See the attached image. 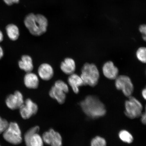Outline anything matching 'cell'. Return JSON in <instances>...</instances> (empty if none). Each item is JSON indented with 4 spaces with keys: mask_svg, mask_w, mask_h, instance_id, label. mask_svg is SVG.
Instances as JSON below:
<instances>
[{
    "mask_svg": "<svg viewBox=\"0 0 146 146\" xmlns=\"http://www.w3.org/2000/svg\"><path fill=\"white\" fill-rule=\"evenodd\" d=\"M82 110L88 116L97 118L105 115L106 112L104 104L96 96H87L80 103Z\"/></svg>",
    "mask_w": 146,
    "mask_h": 146,
    "instance_id": "6da1fadb",
    "label": "cell"
},
{
    "mask_svg": "<svg viewBox=\"0 0 146 146\" xmlns=\"http://www.w3.org/2000/svg\"><path fill=\"white\" fill-rule=\"evenodd\" d=\"M24 23L32 35L39 36L46 32L48 21L44 16L41 14L31 13L25 17Z\"/></svg>",
    "mask_w": 146,
    "mask_h": 146,
    "instance_id": "7a4b0ae2",
    "label": "cell"
},
{
    "mask_svg": "<svg viewBox=\"0 0 146 146\" xmlns=\"http://www.w3.org/2000/svg\"><path fill=\"white\" fill-rule=\"evenodd\" d=\"M81 77L84 85L94 87L97 84L100 78V74L97 67L94 64L86 63L81 70Z\"/></svg>",
    "mask_w": 146,
    "mask_h": 146,
    "instance_id": "3957f363",
    "label": "cell"
},
{
    "mask_svg": "<svg viewBox=\"0 0 146 146\" xmlns=\"http://www.w3.org/2000/svg\"><path fill=\"white\" fill-rule=\"evenodd\" d=\"M125 103V114L127 117L133 119L141 116L143 106L139 100L132 96Z\"/></svg>",
    "mask_w": 146,
    "mask_h": 146,
    "instance_id": "277c9868",
    "label": "cell"
},
{
    "mask_svg": "<svg viewBox=\"0 0 146 146\" xmlns=\"http://www.w3.org/2000/svg\"><path fill=\"white\" fill-rule=\"evenodd\" d=\"M3 133V138L9 143L17 145L22 141L21 129L16 123H9L8 127Z\"/></svg>",
    "mask_w": 146,
    "mask_h": 146,
    "instance_id": "5b68a950",
    "label": "cell"
},
{
    "mask_svg": "<svg viewBox=\"0 0 146 146\" xmlns=\"http://www.w3.org/2000/svg\"><path fill=\"white\" fill-rule=\"evenodd\" d=\"M115 80V85L117 89L121 90L124 95L128 97L132 95L134 91V86L129 76H118Z\"/></svg>",
    "mask_w": 146,
    "mask_h": 146,
    "instance_id": "8992f818",
    "label": "cell"
},
{
    "mask_svg": "<svg viewBox=\"0 0 146 146\" xmlns=\"http://www.w3.org/2000/svg\"><path fill=\"white\" fill-rule=\"evenodd\" d=\"M39 130V127L36 126L32 128L25 133V140L27 146H43V139L38 134Z\"/></svg>",
    "mask_w": 146,
    "mask_h": 146,
    "instance_id": "52a82bcc",
    "label": "cell"
},
{
    "mask_svg": "<svg viewBox=\"0 0 146 146\" xmlns=\"http://www.w3.org/2000/svg\"><path fill=\"white\" fill-rule=\"evenodd\" d=\"M20 113L24 119H28L35 115L38 110L37 105L30 99H27L19 108Z\"/></svg>",
    "mask_w": 146,
    "mask_h": 146,
    "instance_id": "ba28073f",
    "label": "cell"
},
{
    "mask_svg": "<svg viewBox=\"0 0 146 146\" xmlns=\"http://www.w3.org/2000/svg\"><path fill=\"white\" fill-rule=\"evenodd\" d=\"M42 138L44 142L51 146H62V145L61 135L52 129L44 133Z\"/></svg>",
    "mask_w": 146,
    "mask_h": 146,
    "instance_id": "9c48e42d",
    "label": "cell"
},
{
    "mask_svg": "<svg viewBox=\"0 0 146 146\" xmlns=\"http://www.w3.org/2000/svg\"><path fill=\"white\" fill-rule=\"evenodd\" d=\"M6 105L9 108L14 110L19 109L24 101L23 94L19 91H16L14 94H10L6 100Z\"/></svg>",
    "mask_w": 146,
    "mask_h": 146,
    "instance_id": "30bf717a",
    "label": "cell"
},
{
    "mask_svg": "<svg viewBox=\"0 0 146 146\" xmlns=\"http://www.w3.org/2000/svg\"><path fill=\"white\" fill-rule=\"evenodd\" d=\"M40 78L44 81H48L52 78L54 75V70L50 64L44 63L40 65L38 70Z\"/></svg>",
    "mask_w": 146,
    "mask_h": 146,
    "instance_id": "8fae6325",
    "label": "cell"
},
{
    "mask_svg": "<svg viewBox=\"0 0 146 146\" xmlns=\"http://www.w3.org/2000/svg\"><path fill=\"white\" fill-rule=\"evenodd\" d=\"M103 72L104 75L109 79L115 80L118 76V69L112 61L105 63L103 67Z\"/></svg>",
    "mask_w": 146,
    "mask_h": 146,
    "instance_id": "7c38bea8",
    "label": "cell"
},
{
    "mask_svg": "<svg viewBox=\"0 0 146 146\" xmlns=\"http://www.w3.org/2000/svg\"><path fill=\"white\" fill-rule=\"evenodd\" d=\"M25 86L31 89L37 88L39 86V80L37 75L32 72H27L24 77Z\"/></svg>",
    "mask_w": 146,
    "mask_h": 146,
    "instance_id": "4fadbf2b",
    "label": "cell"
},
{
    "mask_svg": "<svg viewBox=\"0 0 146 146\" xmlns=\"http://www.w3.org/2000/svg\"><path fill=\"white\" fill-rule=\"evenodd\" d=\"M60 69L63 72L67 75L74 74L76 69L74 60L70 58H66L60 65Z\"/></svg>",
    "mask_w": 146,
    "mask_h": 146,
    "instance_id": "5bb4252c",
    "label": "cell"
},
{
    "mask_svg": "<svg viewBox=\"0 0 146 146\" xmlns=\"http://www.w3.org/2000/svg\"><path fill=\"white\" fill-rule=\"evenodd\" d=\"M19 68L26 73L32 72L34 65L31 57L28 55H23L18 62Z\"/></svg>",
    "mask_w": 146,
    "mask_h": 146,
    "instance_id": "9a60e30c",
    "label": "cell"
},
{
    "mask_svg": "<svg viewBox=\"0 0 146 146\" xmlns=\"http://www.w3.org/2000/svg\"><path fill=\"white\" fill-rule=\"evenodd\" d=\"M68 82L73 91L76 94L79 92V87L84 85L83 81L81 76L74 73L70 75L69 76Z\"/></svg>",
    "mask_w": 146,
    "mask_h": 146,
    "instance_id": "2e32d148",
    "label": "cell"
},
{
    "mask_svg": "<svg viewBox=\"0 0 146 146\" xmlns=\"http://www.w3.org/2000/svg\"><path fill=\"white\" fill-rule=\"evenodd\" d=\"M49 95L51 98L57 100L60 104H63L64 103L66 98V93L54 86L51 88L49 92Z\"/></svg>",
    "mask_w": 146,
    "mask_h": 146,
    "instance_id": "e0dca14e",
    "label": "cell"
},
{
    "mask_svg": "<svg viewBox=\"0 0 146 146\" xmlns=\"http://www.w3.org/2000/svg\"><path fill=\"white\" fill-rule=\"evenodd\" d=\"M7 35L12 41H16L18 39L20 35L19 28L14 24L8 25L6 27Z\"/></svg>",
    "mask_w": 146,
    "mask_h": 146,
    "instance_id": "ac0fdd59",
    "label": "cell"
},
{
    "mask_svg": "<svg viewBox=\"0 0 146 146\" xmlns=\"http://www.w3.org/2000/svg\"><path fill=\"white\" fill-rule=\"evenodd\" d=\"M119 136L122 141L127 143H132L133 141V137L132 135L127 131L123 130L119 133Z\"/></svg>",
    "mask_w": 146,
    "mask_h": 146,
    "instance_id": "d6986e66",
    "label": "cell"
},
{
    "mask_svg": "<svg viewBox=\"0 0 146 146\" xmlns=\"http://www.w3.org/2000/svg\"><path fill=\"white\" fill-rule=\"evenodd\" d=\"M137 58L139 61L143 63H146V49L145 47H141L138 49L136 53Z\"/></svg>",
    "mask_w": 146,
    "mask_h": 146,
    "instance_id": "ffe728a7",
    "label": "cell"
},
{
    "mask_svg": "<svg viewBox=\"0 0 146 146\" xmlns=\"http://www.w3.org/2000/svg\"><path fill=\"white\" fill-rule=\"evenodd\" d=\"M107 142L105 139L100 136L93 138L91 142V146H106Z\"/></svg>",
    "mask_w": 146,
    "mask_h": 146,
    "instance_id": "44dd1931",
    "label": "cell"
},
{
    "mask_svg": "<svg viewBox=\"0 0 146 146\" xmlns=\"http://www.w3.org/2000/svg\"><path fill=\"white\" fill-rule=\"evenodd\" d=\"M54 86L62 90L66 93L69 91V88L68 85L62 80H58L55 82Z\"/></svg>",
    "mask_w": 146,
    "mask_h": 146,
    "instance_id": "7402d4cb",
    "label": "cell"
},
{
    "mask_svg": "<svg viewBox=\"0 0 146 146\" xmlns=\"http://www.w3.org/2000/svg\"><path fill=\"white\" fill-rule=\"evenodd\" d=\"M9 123L7 120L0 117V134L3 133L8 127Z\"/></svg>",
    "mask_w": 146,
    "mask_h": 146,
    "instance_id": "603a6c76",
    "label": "cell"
},
{
    "mask_svg": "<svg viewBox=\"0 0 146 146\" xmlns=\"http://www.w3.org/2000/svg\"><path fill=\"white\" fill-rule=\"evenodd\" d=\"M6 4L9 5H11L14 3H18L19 2V0H3Z\"/></svg>",
    "mask_w": 146,
    "mask_h": 146,
    "instance_id": "cb8c5ba5",
    "label": "cell"
},
{
    "mask_svg": "<svg viewBox=\"0 0 146 146\" xmlns=\"http://www.w3.org/2000/svg\"><path fill=\"white\" fill-rule=\"evenodd\" d=\"M139 30L140 33L143 34V35H146V26L145 25H140L139 28Z\"/></svg>",
    "mask_w": 146,
    "mask_h": 146,
    "instance_id": "d4e9b609",
    "label": "cell"
},
{
    "mask_svg": "<svg viewBox=\"0 0 146 146\" xmlns=\"http://www.w3.org/2000/svg\"><path fill=\"white\" fill-rule=\"evenodd\" d=\"M141 121L142 123L144 125H145L146 124V113H144L143 114H142L141 116Z\"/></svg>",
    "mask_w": 146,
    "mask_h": 146,
    "instance_id": "484cf974",
    "label": "cell"
},
{
    "mask_svg": "<svg viewBox=\"0 0 146 146\" xmlns=\"http://www.w3.org/2000/svg\"><path fill=\"white\" fill-rule=\"evenodd\" d=\"M142 96L146 100V88H145L143 89V90L142 91Z\"/></svg>",
    "mask_w": 146,
    "mask_h": 146,
    "instance_id": "4316f807",
    "label": "cell"
},
{
    "mask_svg": "<svg viewBox=\"0 0 146 146\" xmlns=\"http://www.w3.org/2000/svg\"><path fill=\"white\" fill-rule=\"evenodd\" d=\"M3 52L2 48L0 46V59L3 57Z\"/></svg>",
    "mask_w": 146,
    "mask_h": 146,
    "instance_id": "83f0119b",
    "label": "cell"
},
{
    "mask_svg": "<svg viewBox=\"0 0 146 146\" xmlns=\"http://www.w3.org/2000/svg\"><path fill=\"white\" fill-rule=\"evenodd\" d=\"M3 36L2 32L0 30V42L2 41L3 40Z\"/></svg>",
    "mask_w": 146,
    "mask_h": 146,
    "instance_id": "f1b7e54d",
    "label": "cell"
},
{
    "mask_svg": "<svg viewBox=\"0 0 146 146\" xmlns=\"http://www.w3.org/2000/svg\"><path fill=\"white\" fill-rule=\"evenodd\" d=\"M142 38H143L144 40L145 41L146 39V35H143V36H142Z\"/></svg>",
    "mask_w": 146,
    "mask_h": 146,
    "instance_id": "f546056e",
    "label": "cell"
},
{
    "mask_svg": "<svg viewBox=\"0 0 146 146\" xmlns=\"http://www.w3.org/2000/svg\"></svg>",
    "mask_w": 146,
    "mask_h": 146,
    "instance_id": "4dcf8cb0",
    "label": "cell"
}]
</instances>
